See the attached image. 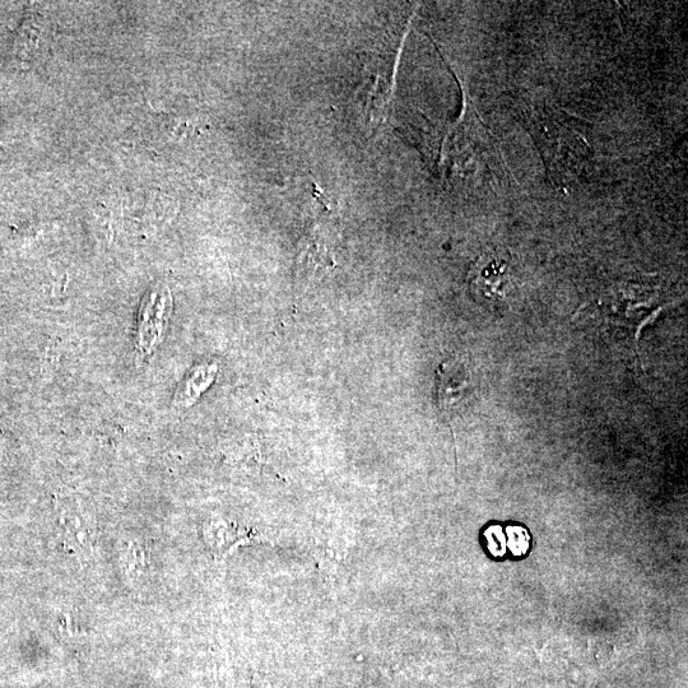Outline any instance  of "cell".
<instances>
[{"instance_id":"cell-1","label":"cell","mask_w":688,"mask_h":688,"mask_svg":"<svg viewBox=\"0 0 688 688\" xmlns=\"http://www.w3.org/2000/svg\"><path fill=\"white\" fill-rule=\"evenodd\" d=\"M172 313L169 288L157 285L143 297L139 308L137 348L144 356L151 355L165 336Z\"/></svg>"},{"instance_id":"cell-2","label":"cell","mask_w":688,"mask_h":688,"mask_svg":"<svg viewBox=\"0 0 688 688\" xmlns=\"http://www.w3.org/2000/svg\"><path fill=\"white\" fill-rule=\"evenodd\" d=\"M477 383L471 366L459 359L446 360L436 374V394L441 411L454 415L472 403Z\"/></svg>"},{"instance_id":"cell-3","label":"cell","mask_w":688,"mask_h":688,"mask_svg":"<svg viewBox=\"0 0 688 688\" xmlns=\"http://www.w3.org/2000/svg\"><path fill=\"white\" fill-rule=\"evenodd\" d=\"M58 529L65 551L79 560H88L95 551L97 527L94 518L78 505L64 504L58 513Z\"/></svg>"},{"instance_id":"cell-4","label":"cell","mask_w":688,"mask_h":688,"mask_svg":"<svg viewBox=\"0 0 688 688\" xmlns=\"http://www.w3.org/2000/svg\"><path fill=\"white\" fill-rule=\"evenodd\" d=\"M508 281L509 264L492 255H486L478 260L469 274V283L474 294L487 300H499Z\"/></svg>"},{"instance_id":"cell-5","label":"cell","mask_w":688,"mask_h":688,"mask_svg":"<svg viewBox=\"0 0 688 688\" xmlns=\"http://www.w3.org/2000/svg\"><path fill=\"white\" fill-rule=\"evenodd\" d=\"M217 375V365L207 364L194 367L181 381L174 395V407L185 409L192 407L201 397L204 390L211 387Z\"/></svg>"},{"instance_id":"cell-6","label":"cell","mask_w":688,"mask_h":688,"mask_svg":"<svg viewBox=\"0 0 688 688\" xmlns=\"http://www.w3.org/2000/svg\"><path fill=\"white\" fill-rule=\"evenodd\" d=\"M509 546L514 555H523L529 546V537L523 528H509Z\"/></svg>"},{"instance_id":"cell-7","label":"cell","mask_w":688,"mask_h":688,"mask_svg":"<svg viewBox=\"0 0 688 688\" xmlns=\"http://www.w3.org/2000/svg\"><path fill=\"white\" fill-rule=\"evenodd\" d=\"M486 537L488 538V547L495 556L504 555L505 541L502 537L501 531H496V528H491L490 531L486 532Z\"/></svg>"}]
</instances>
